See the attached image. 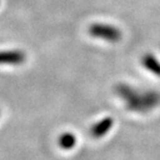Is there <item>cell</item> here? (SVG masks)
I'll return each instance as SVG.
<instances>
[{
  "instance_id": "obj_6",
  "label": "cell",
  "mask_w": 160,
  "mask_h": 160,
  "mask_svg": "<svg viewBox=\"0 0 160 160\" xmlns=\"http://www.w3.org/2000/svg\"><path fill=\"white\" fill-rule=\"evenodd\" d=\"M77 138L71 132H65L58 137V146L63 150H71L75 147Z\"/></svg>"
},
{
  "instance_id": "obj_5",
  "label": "cell",
  "mask_w": 160,
  "mask_h": 160,
  "mask_svg": "<svg viewBox=\"0 0 160 160\" xmlns=\"http://www.w3.org/2000/svg\"><path fill=\"white\" fill-rule=\"evenodd\" d=\"M142 65L153 75L160 77V60L152 53H146L142 57Z\"/></svg>"
},
{
  "instance_id": "obj_3",
  "label": "cell",
  "mask_w": 160,
  "mask_h": 160,
  "mask_svg": "<svg viewBox=\"0 0 160 160\" xmlns=\"http://www.w3.org/2000/svg\"><path fill=\"white\" fill-rule=\"evenodd\" d=\"M26 57L22 50H2L0 51V65L20 66L25 62Z\"/></svg>"
},
{
  "instance_id": "obj_2",
  "label": "cell",
  "mask_w": 160,
  "mask_h": 160,
  "mask_svg": "<svg viewBox=\"0 0 160 160\" xmlns=\"http://www.w3.org/2000/svg\"><path fill=\"white\" fill-rule=\"evenodd\" d=\"M88 33L92 38L109 42V43H118L122 40V31L118 27L110 24L94 23L89 25Z\"/></svg>"
},
{
  "instance_id": "obj_4",
  "label": "cell",
  "mask_w": 160,
  "mask_h": 160,
  "mask_svg": "<svg viewBox=\"0 0 160 160\" xmlns=\"http://www.w3.org/2000/svg\"><path fill=\"white\" fill-rule=\"evenodd\" d=\"M113 126V119L111 117H106L104 119H102L96 123L94 126L91 128L89 134L92 138L99 139L101 137H103L108 131H110V129Z\"/></svg>"
},
{
  "instance_id": "obj_1",
  "label": "cell",
  "mask_w": 160,
  "mask_h": 160,
  "mask_svg": "<svg viewBox=\"0 0 160 160\" xmlns=\"http://www.w3.org/2000/svg\"><path fill=\"white\" fill-rule=\"evenodd\" d=\"M114 92L123 100L128 110L148 113L160 105V92L155 89H139L127 83L114 85Z\"/></svg>"
}]
</instances>
